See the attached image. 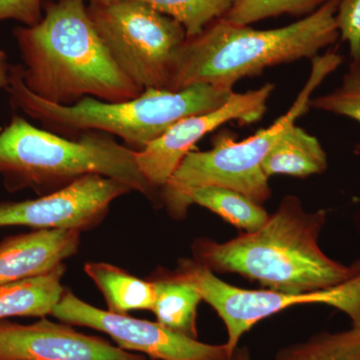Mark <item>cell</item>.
<instances>
[{
  "label": "cell",
  "mask_w": 360,
  "mask_h": 360,
  "mask_svg": "<svg viewBox=\"0 0 360 360\" xmlns=\"http://www.w3.org/2000/svg\"><path fill=\"white\" fill-rule=\"evenodd\" d=\"M11 71L6 52L0 51V89H7L8 86Z\"/></svg>",
  "instance_id": "obj_25"
},
{
  "label": "cell",
  "mask_w": 360,
  "mask_h": 360,
  "mask_svg": "<svg viewBox=\"0 0 360 360\" xmlns=\"http://www.w3.org/2000/svg\"><path fill=\"white\" fill-rule=\"evenodd\" d=\"M341 63L342 58L335 51L312 58L310 77L297 98L269 129L239 142L231 134L221 131L213 139L210 150H191L160 191V200L170 217L186 219L189 208L187 196L200 187H225L245 194L259 205L269 200L271 189L262 172V161L274 144L295 127L296 120L309 110L314 90Z\"/></svg>",
  "instance_id": "obj_6"
},
{
  "label": "cell",
  "mask_w": 360,
  "mask_h": 360,
  "mask_svg": "<svg viewBox=\"0 0 360 360\" xmlns=\"http://www.w3.org/2000/svg\"><path fill=\"white\" fill-rule=\"evenodd\" d=\"M231 360H252L248 347H238L232 354Z\"/></svg>",
  "instance_id": "obj_26"
},
{
  "label": "cell",
  "mask_w": 360,
  "mask_h": 360,
  "mask_svg": "<svg viewBox=\"0 0 360 360\" xmlns=\"http://www.w3.org/2000/svg\"><path fill=\"white\" fill-rule=\"evenodd\" d=\"M174 272L193 283L202 300L217 312L226 328L225 345L231 352L238 347L243 335L258 322L295 305H329L347 314L352 326H360V272L335 288L304 293L236 288L224 283L193 258L180 259Z\"/></svg>",
  "instance_id": "obj_8"
},
{
  "label": "cell",
  "mask_w": 360,
  "mask_h": 360,
  "mask_svg": "<svg viewBox=\"0 0 360 360\" xmlns=\"http://www.w3.org/2000/svg\"><path fill=\"white\" fill-rule=\"evenodd\" d=\"M130 191L110 177L85 175L37 200L1 203L0 227L89 231L103 221L113 201Z\"/></svg>",
  "instance_id": "obj_10"
},
{
  "label": "cell",
  "mask_w": 360,
  "mask_h": 360,
  "mask_svg": "<svg viewBox=\"0 0 360 360\" xmlns=\"http://www.w3.org/2000/svg\"><path fill=\"white\" fill-rule=\"evenodd\" d=\"M274 360H360V326L317 333L307 341L281 348Z\"/></svg>",
  "instance_id": "obj_19"
},
{
  "label": "cell",
  "mask_w": 360,
  "mask_h": 360,
  "mask_svg": "<svg viewBox=\"0 0 360 360\" xmlns=\"http://www.w3.org/2000/svg\"><path fill=\"white\" fill-rule=\"evenodd\" d=\"M42 16L41 0H0V21L13 20L33 26Z\"/></svg>",
  "instance_id": "obj_24"
},
{
  "label": "cell",
  "mask_w": 360,
  "mask_h": 360,
  "mask_svg": "<svg viewBox=\"0 0 360 360\" xmlns=\"http://www.w3.org/2000/svg\"><path fill=\"white\" fill-rule=\"evenodd\" d=\"M108 2L113 0H86ZM160 13L179 21L186 30V37L200 34L212 21L224 18L236 0H139Z\"/></svg>",
  "instance_id": "obj_20"
},
{
  "label": "cell",
  "mask_w": 360,
  "mask_h": 360,
  "mask_svg": "<svg viewBox=\"0 0 360 360\" xmlns=\"http://www.w3.org/2000/svg\"><path fill=\"white\" fill-rule=\"evenodd\" d=\"M326 217V210L307 212L297 196L288 195L257 231L225 243L195 239L193 259L214 274H239L278 292L335 288L356 274L321 250L319 239Z\"/></svg>",
  "instance_id": "obj_1"
},
{
  "label": "cell",
  "mask_w": 360,
  "mask_h": 360,
  "mask_svg": "<svg viewBox=\"0 0 360 360\" xmlns=\"http://www.w3.org/2000/svg\"><path fill=\"white\" fill-rule=\"evenodd\" d=\"M0 174L11 188L52 191L85 175L99 174L122 182L153 202L160 198L137 167L135 150L110 135L89 131L68 139L18 115L0 132Z\"/></svg>",
  "instance_id": "obj_5"
},
{
  "label": "cell",
  "mask_w": 360,
  "mask_h": 360,
  "mask_svg": "<svg viewBox=\"0 0 360 360\" xmlns=\"http://www.w3.org/2000/svg\"><path fill=\"white\" fill-rule=\"evenodd\" d=\"M150 281L155 293L151 311L156 321L172 330L198 340V307L203 300L198 288L174 271L156 274Z\"/></svg>",
  "instance_id": "obj_14"
},
{
  "label": "cell",
  "mask_w": 360,
  "mask_h": 360,
  "mask_svg": "<svg viewBox=\"0 0 360 360\" xmlns=\"http://www.w3.org/2000/svg\"><path fill=\"white\" fill-rule=\"evenodd\" d=\"M335 18L340 39L347 42L352 61L360 63V0H340Z\"/></svg>",
  "instance_id": "obj_23"
},
{
  "label": "cell",
  "mask_w": 360,
  "mask_h": 360,
  "mask_svg": "<svg viewBox=\"0 0 360 360\" xmlns=\"http://www.w3.org/2000/svg\"><path fill=\"white\" fill-rule=\"evenodd\" d=\"M340 0H331L302 20L276 30H253L212 21L193 37H186L175 52L167 90L179 91L196 84L232 90L245 77L265 68L314 58L340 39L336 13Z\"/></svg>",
  "instance_id": "obj_3"
},
{
  "label": "cell",
  "mask_w": 360,
  "mask_h": 360,
  "mask_svg": "<svg viewBox=\"0 0 360 360\" xmlns=\"http://www.w3.org/2000/svg\"><path fill=\"white\" fill-rule=\"evenodd\" d=\"M310 108L352 118L360 124V63L352 61L340 86L311 99ZM356 151L360 153V144Z\"/></svg>",
  "instance_id": "obj_22"
},
{
  "label": "cell",
  "mask_w": 360,
  "mask_h": 360,
  "mask_svg": "<svg viewBox=\"0 0 360 360\" xmlns=\"http://www.w3.org/2000/svg\"><path fill=\"white\" fill-rule=\"evenodd\" d=\"M186 203L188 207L193 205L202 206L246 232L257 231L269 219L262 205L245 194L225 187H200L188 194Z\"/></svg>",
  "instance_id": "obj_18"
},
{
  "label": "cell",
  "mask_w": 360,
  "mask_h": 360,
  "mask_svg": "<svg viewBox=\"0 0 360 360\" xmlns=\"http://www.w3.org/2000/svg\"><path fill=\"white\" fill-rule=\"evenodd\" d=\"M86 0H56L41 20L14 32L25 66L27 89L40 98L72 105L85 97L122 103L143 89L122 72L99 37Z\"/></svg>",
  "instance_id": "obj_2"
},
{
  "label": "cell",
  "mask_w": 360,
  "mask_h": 360,
  "mask_svg": "<svg viewBox=\"0 0 360 360\" xmlns=\"http://www.w3.org/2000/svg\"><path fill=\"white\" fill-rule=\"evenodd\" d=\"M84 271L103 293L108 311L127 315L132 310H153L155 293L150 279L139 278L106 262H86Z\"/></svg>",
  "instance_id": "obj_17"
},
{
  "label": "cell",
  "mask_w": 360,
  "mask_h": 360,
  "mask_svg": "<svg viewBox=\"0 0 360 360\" xmlns=\"http://www.w3.org/2000/svg\"><path fill=\"white\" fill-rule=\"evenodd\" d=\"M65 274L63 264L49 274L0 285V321L13 316L44 319L51 315L65 290L61 284Z\"/></svg>",
  "instance_id": "obj_15"
},
{
  "label": "cell",
  "mask_w": 360,
  "mask_h": 360,
  "mask_svg": "<svg viewBox=\"0 0 360 360\" xmlns=\"http://www.w3.org/2000/svg\"><path fill=\"white\" fill-rule=\"evenodd\" d=\"M0 360H148L70 324L41 319L35 323L0 322Z\"/></svg>",
  "instance_id": "obj_12"
},
{
  "label": "cell",
  "mask_w": 360,
  "mask_h": 360,
  "mask_svg": "<svg viewBox=\"0 0 360 360\" xmlns=\"http://www.w3.org/2000/svg\"><path fill=\"white\" fill-rule=\"evenodd\" d=\"M87 13L127 77L143 90L167 89L172 59L186 39L179 21L139 0L89 2Z\"/></svg>",
  "instance_id": "obj_7"
},
{
  "label": "cell",
  "mask_w": 360,
  "mask_h": 360,
  "mask_svg": "<svg viewBox=\"0 0 360 360\" xmlns=\"http://www.w3.org/2000/svg\"><path fill=\"white\" fill-rule=\"evenodd\" d=\"M352 269L354 270L355 274H359L360 272V258L356 260V262H354V264L350 265Z\"/></svg>",
  "instance_id": "obj_27"
},
{
  "label": "cell",
  "mask_w": 360,
  "mask_h": 360,
  "mask_svg": "<svg viewBox=\"0 0 360 360\" xmlns=\"http://www.w3.org/2000/svg\"><path fill=\"white\" fill-rule=\"evenodd\" d=\"M328 167V155L319 139L296 125L274 144L262 165L267 179L277 174L307 177L322 174Z\"/></svg>",
  "instance_id": "obj_16"
},
{
  "label": "cell",
  "mask_w": 360,
  "mask_h": 360,
  "mask_svg": "<svg viewBox=\"0 0 360 360\" xmlns=\"http://www.w3.org/2000/svg\"><path fill=\"white\" fill-rule=\"evenodd\" d=\"M77 231L37 229L0 243V285L49 274L77 255Z\"/></svg>",
  "instance_id": "obj_13"
},
{
  "label": "cell",
  "mask_w": 360,
  "mask_h": 360,
  "mask_svg": "<svg viewBox=\"0 0 360 360\" xmlns=\"http://www.w3.org/2000/svg\"><path fill=\"white\" fill-rule=\"evenodd\" d=\"M274 89V84H266L245 94L232 92L229 101L217 110L179 120L146 148L135 151V160L142 175L160 193L181 161L205 135L233 120L243 124L258 122L266 112L267 101Z\"/></svg>",
  "instance_id": "obj_11"
},
{
  "label": "cell",
  "mask_w": 360,
  "mask_h": 360,
  "mask_svg": "<svg viewBox=\"0 0 360 360\" xmlns=\"http://www.w3.org/2000/svg\"><path fill=\"white\" fill-rule=\"evenodd\" d=\"M331 0H236L224 20L238 25H250L283 14L309 15Z\"/></svg>",
  "instance_id": "obj_21"
},
{
  "label": "cell",
  "mask_w": 360,
  "mask_h": 360,
  "mask_svg": "<svg viewBox=\"0 0 360 360\" xmlns=\"http://www.w3.org/2000/svg\"><path fill=\"white\" fill-rule=\"evenodd\" d=\"M11 101L25 115L60 134L97 131L115 135L141 150L187 116L217 110L233 90L196 84L179 91L149 89L130 101L106 103L85 97L72 105H59L40 98L27 89L20 66L11 68L7 86Z\"/></svg>",
  "instance_id": "obj_4"
},
{
  "label": "cell",
  "mask_w": 360,
  "mask_h": 360,
  "mask_svg": "<svg viewBox=\"0 0 360 360\" xmlns=\"http://www.w3.org/2000/svg\"><path fill=\"white\" fill-rule=\"evenodd\" d=\"M51 315L70 326L110 336L118 347L156 360H231L227 345H208L167 328L160 322L115 314L92 307L65 290Z\"/></svg>",
  "instance_id": "obj_9"
}]
</instances>
